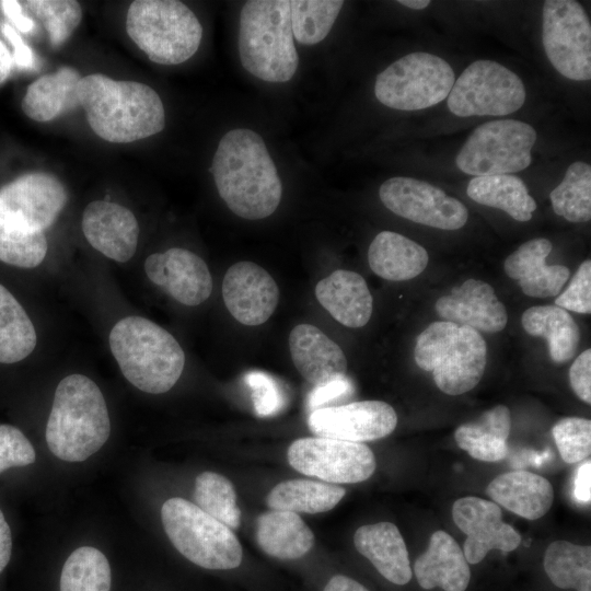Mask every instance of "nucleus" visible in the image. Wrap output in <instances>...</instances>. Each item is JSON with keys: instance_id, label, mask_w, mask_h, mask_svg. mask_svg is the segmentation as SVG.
Wrapping results in <instances>:
<instances>
[{"instance_id": "nucleus-1", "label": "nucleus", "mask_w": 591, "mask_h": 591, "mask_svg": "<svg viewBox=\"0 0 591 591\" xmlns=\"http://www.w3.org/2000/svg\"><path fill=\"white\" fill-rule=\"evenodd\" d=\"M209 171L234 215L259 220L278 208L282 196L278 170L262 136L254 130L235 128L224 134Z\"/></svg>"}, {"instance_id": "nucleus-2", "label": "nucleus", "mask_w": 591, "mask_h": 591, "mask_svg": "<svg viewBox=\"0 0 591 591\" xmlns=\"http://www.w3.org/2000/svg\"><path fill=\"white\" fill-rule=\"evenodd\" d=\"M77 93L91 129L108 142H134L165 126L162 100L144 83L94 73L82 77Z\"/></svg>"}, {"instance_id": "nucleus-3", "label": "nucleus", "mask_w": 591, "mask_h": 591, "mask_svg": "<svg viewBox=\"0 0 591 591\" xmlns=\"http://www.w3.org/2000/svg\"><path fill=\"white\" fill-rule=\"evenodd\" d=\"M109 433V415L100 387L83 374L62 379L46 426L50 452L66 462H82L104 445Z\"/></svg>"}, {"instance_id": "nucleus-4", "label": "nucleus", "mask_w": 591, "mask_h": 591, "mask_svg": "<svg viewBox=\"0 0 591 591\" xmlns=\"http://www.w3.org/2000/svg\"><path fill=\"white\" fill-rule=\"evenodd\" d=\"M109 347L124 376L146 393L167 392L184 369L185 355L174 336L141 316L119 320L109 333Z\"/></svg>"}, {"instance_id": "nucleus-5", "label": "nucleus", "mask_w": 591, "mask_h": 591, "mask_svg": "<svg viewBox=\"0 0 591 591\" xmlns=\"http://www.w3.org/2000/svg\"><path fill=\"white\" fill-rule=\"evenodd\" d=\"M239 55L252 76L274 83L291 80L299 55L290 22L289 0L246 1L240 13Z\"/></svg>"}, {"instance_id": "nucleus-6", "label": "nucleus", "mask_w": 591, "mask_h": 591, "mask_svg": "<svg viewBox=\"0 0 591 591\" xmlns=\"http://www.w3.org/2000/svg\"><path fill=\"white\" fill-rule=\"evenodd\" d=\"M416 364L432 373L437 387L461 395L480 381L487 362V345L479 332L448 321L431 323L417 338Z\"/></svg>"}, {"instance_id": "nucleus-7", "label": "nucleus", "mask_w": 591, "mask_h": 591, "mask_svg": "<svg viewBox=\"0 0 591 591\" xmlns=\"http://www.w3.org/2000/svg\"><path fill=\"white\" fill-rule=\"evenodd\" d=\"M126 30L132 42L159 65H178L199 48L202 26L195 13L175 0H136L128 8Z\"/></svg>"}, {"instance_id": "nucleus-8", "label": "nucleus", "mask_w": 591, "mask_h": 591, "mask_svg": "<svg viewBox=\"0 0 591 591\" xmlns=\"http://www.w3.org/2000/svg\"><path fill=\"white\" fill-rule=\"evenodd\" d=\"M161 519L173 546L195 565L217 570L240 566L243 552L232 530L197 505L170 498L161 508Z\"/></svg>"}, {"instance_id": "nucleus-9", "label": "nucleus", "mask_w": 591, "mask_h": 591, "mask_svg": "<svg viewBox=\"0 0 591 591\" xmlns=\"http://www.w3.org/2000/svg\"><path fill=\"white\" fill-rule=\"evenodd\" d=\"M454 72L441 57L429 53L408 54L380 72L374 95L398 111H418L445 100L454 84Z\"/></svg>"}, {"instance_id": "nucleus-10", "label": "nucleus", "mask_w": 591, "mask_h": 591, "mask_svg": "<svg viewBox=\"0 0 591 591\" xmlns=\"http://www.w3.org/2000/svg\"><path fill=\"white\" fill-rule=\"evenodd\" d=\"M535 129L520 120L498 119L474 129L455 158L456 166L473 176L509 174L526 169L536 141Z\"/></svg>"}, {"instance_id": "nucleus-11", "label": "nucleus", "mask_w": 591, "mask_h": 591, "mask_svg": "<svg viewBox=\"0 0 591 591\" xmlns=\"http://www.w3.org/2000/svg\"><path fill=\"white\" fill-rule=\"evenodd\" d=\"M525 88L518 74L493 60H476L454 81L449 109L459 117L505 116L521 108Z\"/></svg>"}, {"instance_id": "nucleus-12", "label": "nucleus", "mask_w": 591, "mask_h": 591, "mask_svg": "<svg viewBox=\"0 0 591 591\" xmlns=\"http://www.w3.org/2000/svg\"><path fill=\"white\" fill-rule=\"evenodd\" d=\"M542 42L548 60L560 74L575 81L591 79V25L579 2H544Z\"/></svg>"}, {"instance_id": "nucleus-13", "label": "nucleus", "mask_w": 591, "mask_h": 591, "mask_svg": "<svg viewBox=\"0 0 591 591\" xmlns=\"http://www.w3.org/2000/svg\"><path fill=\"white\" fill-rule=\"evenodd\" d=\"M287 457L298 472L331 484L363 482L376 467L368 445L324 437L297 439L290 444Z\"/></svg>"}, {"instance_id": "nucleus-14", "label": "nucleus", "mask_w": 591, "mask_h": 591, "mask_svg": "<svg viewBox=\"0 0 591 591\" xmlns=\"http://www.w3.org/2000/svg\"><path fill=\"white\" fill-rule=\"evenodd\" d=\"M67 199V190L56 176L26 173L0 188V221L18 231L43 232L54 223Z\"/></svg>"}, {"instance_id": "nucleus-15", "label": "nucleus", "mask_w": 591, "mask_h": 591, "mask_svg": "<svg viewBox=\"0 0 591 591\" xmlns=\"http://www.w3.org/2000/svg\"><path fill=\"white\" fill-rule=\"evenodd\" d=\"M379 196L393 213L441 230L461 229L468 218L467 208L460 200L425 181L412 177L386 179L380 186Z\"/></svg>"}, {"instance_id": "nucleus-16", "label": "nucleus", "mask_w": 591, "mask_h": 591, "mask_svg": "<svg viewBox=\"0 0 591 591\" xmlns=\"http://www.w3.org/2000/svg\"><path fill=\"white\" fill-rule=\"evenodd\" d=\"M308 425L317 437L362 443L392 433L397 415L385 402L361 401L314 409Z\"/></svg>"}, {"instance_id": "nucleus-17", "label": "nucleus", "mask_w": 591, "mask_h": 591, "mask_svg": "<svg viewBox=\"0 0 591 591\" xmlns=\"http://www.w3.org/2000/svg\"><path fill=\"white\" fill-rule=\"evenodd\" d=\"M452 518L467 535L462 551L468 564H478L491 549L512 552L521 543L520 534L502 521L501 509L494 501L472 496L460 498L453 503Z\"/></svg>"}, {"instance_id": "nucleus-18", "label": "nucleus", "mask_w": 591, "mask_h": 591, "mask_svg": "<svg viewBox=\"0 0 591 591\" xmlns=\"http://www.w3.org/2000/svg\"><path fill=\"white\" fill-rule=\"evenodd\" d=\"M222 297L230 314L247 326L264 324L275 312L279 288L259 265L242 260L232 265L222 281Z\"/></svg>"}, {"instance_id": "nucleus-19", "label": "nucleus", "mask_w": 591, "mask_h": 591, "mask_svg": "<svg viewBox=\"0 0 591 591\" xmlns=\"http://www.w3.org/2000/svg\"><path fill=\"white\" fill-rule=\"evenodd\" d=\"M144 271L154 285L184 305H199L212 291L208 266L198 255L185 248L173 247L149 255Z\"/></svg>"}, {"instance_id": "nucleus-20", "label": "nucleus", "mask_w": 591, "mask_h": 591, "mask_svg": "<svg viewBox=\"0 0 591 591\" xmlns=\"http://www.w3.org/2000/svg\"><path fill=\"white\" fill-rule=\"evenodd\" d=\"M82 231L95 250L113 260L125 263L137 250L138 221L121 205L106 200L90 202L83 211Z\"/></svg>"}, {"instance_id": "nucleus-21", "label": "nucleus", "mask_w": 591, "mask_h": 591, "mask_svg": "<svg viewBox=\"0 0 591 591\" xmlns=\"http://www.w3.org/2000/svg\"><path fill=\"white\" fill-rule=\"evenodd\" d=\"M438 315L448 322L477 332H501L508 321L507 310L493 287L482 280L467 279L436 302Z\"/></svg>"}, {"instance_id": "nucleus-22", "label": "nucleus", "mask_w": 591, "mask_h": 591, "mask_svg": "<svg viewBox=\"0 0 591 591\" xmlns=\"http://www.w3.org/2000/svg\"><path fill=\"white\" fill-rule=\"evenodd\" d=\"M289 349L299 373L314 386L346 376L344 351L314 325H297L289 335Z\"/></svg>"}, {"instance_id": "nucleus-23", "label": "nucleus", "mask_w": 591, "mask_h": 591, "mask_svg": "<svg viewBox=\"0 0 591 591\" xmlns=\"http://www.w3.org/2000/svg\"><path fill=\"white\" fill-rule=\"evenodd\" d=\"M553 248L552 242L544 237L521 244L505 260V273L518 280L524 294L533 298H548L558 294L570 277L563 265H546Z\"/></svg>"}, {"instance_id": "nucleus-24", "label": "nucleus", "mask_w": 591, "mask_h": 591, "mask_svg": "<svg viewBox=\"0 0 591 591\" xmlns=\"http://www.w3.org/2000/svg\"><path fill=\"white\" fill-rule=\"evenodd\" d=\"M320 304L340 324L358 328L372 314L373 299L363 277L355 271L337 269L315 287Z\"/></svg>"}, {"instance_id": "nucleus-25", "label": "nucleus", "mask_w": 591, "mask_h": 591, "mask_svg": "<svg viewBox=\"0 0 591 591\" xmlns=\"http://www.w3.org/2000/svg\"><path fill=\"white\" fill-rule=\"evenodd\" d=\"M414 572L422 589L465 591L471 569L456 541L444 531L431 534L427 551L414 564Z\"/></svg>"}, {"instance_id": "nucleus-26", "label": "nucleus", "mask_w": 591, "mask_h": 591, "mask_svg": "<svg viewBox=\"0 0 591 591\" xmlns=\"http://www.w3.org/2000/svg\"><path fill=\"white\" fill-rule=\"evenodd\" d=\"M486 494L498 506L528 520L545 515L554 501L552 484L526 471L500 474L489 483Z\"/></svg>"}, {"instance_id": "nucleus-27", "label": "nucleus", "mask_w": 591, "mask_h": 591, "mask_svg": "<svg viewBox=\"0 0 591 591\" xmlns=\"http://www.w3.org/2000/svg\"><path fill=\"white\" fill-rule=\"evenodd\" d=\"M354 543L356 549L390 582L403 586L412 579L408 551L395 524L362 525L356 531Z\"/></svg>"}, {"instance_id": "nucleus-28", "label": "nucleus", "mask_w": 591, "mask_h": 591, "mask_svg": "<svg viewBox=\"0 0 591 591\" xmlns=\"http://www.w3.org/2000/svg\"><path fill=\"white\" fill-rule=\"evenodd\" d=\"M428 262V253L421 245L392 231L376 234L368 250V263L372 271L391 281L417 277Z\"/></svg>"}, {"instance_id": "nucleus-29", "label": "nucleus", "mask_w": 591, "mask_h": 591, "mask_svg": "<svg viewBox=\"0 0 591 591\" xmlns=\"http://www.w3.org/2000/svg\"><path fill=\"white\" fill-rule=\"evenodd\" d=\"M81 79L79 71L68 66L39 77L26 89L21 104L24 114L45 123L80 106L77 88Z\"/></svg>"}, {"instance_id": "nucleus-30", "label": "nucleus", "mask_w": 591, "mask_h": 591, "mask_svg": "<svg viewBox=\"0 0 591 591\" xmlns=\"http://www.w3.org/2000/svg\"><path fill=\"white\" fill-rule=\"evenodd\" d=\"M256 541L267 555L298 559L314 545V534L296 512L268 510L256 520Z\"/></svg>"}, {"instance_id": "nucleus-31", "label": "nucleus", "mask_w": 591, "mask_h": 591, "mask_svg": "<svg viewBox=\"0 0 591 591\" xmlns=\"http://www.w3.org/2000/svg\"><path fill=\"white\" fill-rule=\"evenodd\" d=\"M511 416L505 405L486 410L477 420L463 424L454 432L457 445L473 459L498 462L508 454Z\"/></svg>"}, {"instance_id": "nucleus-32", "label": "nucleus", "mask_w": 591, "mask_h": 591, "mask_svg": "<svg viewBox=\"0 0 591 591\" xmlns=\"http://www.w3.org/2000/svg\"><path fill=\"white\" fill-rule=\"evenodd\" d=\"M521 323L528 334L547 340L555 363L567 362L576 355L580 333L568 311L556 305L532 306L523 312Z\"/></svg>"}, {"instance_id": "nucleus-33", "label": "nucleus", "mask_w": 591, "mask_h": 591, "mask_svg": "<svg viewBox=\"0 0 591 591\" xmlns=\"http://www.w3.org/2000/svg\"><path fill=\"white\" fill-rule=\"evenodd\" d=\"M467 196L484 206L501 209L517 221L531 220L536 209L524 182L511 174L475 176L467 185Z\"/></svg>"}, {"instance_id": "nucleus-34", "label": "nucleus", "mask_w": 591, "mask_h": 591, "mask_svg": "<svg viewBox=\"0 0 591 591\" xmlns=\"http://www.w3.org/2000/svg\"><path fill=\"white\" fill-rule=\"evenodd\" d=\"M341 486L310 479L278 483L266 498L273 510L320 513L333 509L345 496Z\"/></svg>"}, {"instance_id": "nucleus-35", "label": "nucleus", "mask_w": 591, "mask_h": 591, "mask_svg": "<svg viewBox=\"0 0 591 591\" xmlns=\"http://www.w3.org/2000/svg\"><path fill=\"white\" fill-rule=\"evenodd\" d=\"M37 336L25 310L0 285V362L14 363L32 354Z\"/></svg>"}, {"instance_id": "nucleus-36", "label": "nucleus", "mask_w": 591, "mask_h": 591, "mask_svg": "<svg viewBox=\"0 0 591 591\" xmlns=\"http://www.w3.org/2000/svg\"><path fill=\"white\" fill-rule=\"evenodd\" d=\"M543 566L549 580L560 589L591 591V547L555 541L545 551Z\"/></svg>"}, {"instance_id": "nucleus-37", "label": "nucleus", "mask_w": 591, "mask_h": 591, "mask_svg": "<svg viewBox=\"0 0 591 591\" xmlns=\"http://www.w3.org/2000/svg\"><path fill=\"white\" fill-rule=\"evenodd\" d=\"M111 567L106 556L95 547L82 546L66 559L60 591H111Z\"/></svg>"}, {"instance_id": "nucleus-38", "label": "nucleus", "mask_w": 591, "mask_h": 591, "mask_svg": "<svg viewBox=\"0 0 591 591\" xmlns=\"http://www.w3.org/2000/svg\"><path fill=\"white\" fill-rule=\"evenodd\" d=\"M549 198L558 216L570 222H588L591 219V166L577 161L569 165L561 183Z\"/></svg>"}, {"instance_id": "nucleus-39", "label": "nucleus", "mask_w": 591, "mask_h": 591, "mask_svg": "<svg viewBox=\"0 0 591 591\" xmlns=\"http://www.w3.org/2000/svg\"><path fill=\"white\" fill-rule=\"evenodd\" d=\"M293 38L302 45H315L331 32L343 5L339 0H290Z\"/></svg>"}, {"instance_id": "nucleus-40", "label": "nucleus", "mask_w": 591, "mask_h": 591, "mask_svg": "<svg viewBox=\"0 0 591 591\" xmlns=\"http://www.w3.org/2000/svg\"><path fill=\"white\" fill-rule=\"evenodd\" d=\"M194 498L205 512L235 530L241 523V510L236 505L233 484L224 476L204 472L196 477Z\"/></svg>"}, {"instance_id": "nucleus-41", "label": "nucleus", "mask_w": 591, "mask_h": 591, "mask_svg": "<svg viewBox=\"0 0 591 591\" xmlns=\"http://www.w3.org/2000/svg\"><path fill=\"white\" fill-rule=\"evenodd\" d=\"M21 5L28 18L43 24L53 48L66 43L82 20L81 5L73 0H28Z\"/></svg>"}, {"instance_id": "nucleus-42", "label": "nucleus", "mask_w": 591, "mask_h": 591, "mask_svg": "<svg viewBox=\"0 0 591 591\" xmlns=\"http://www.w3.org/2000/svg\"><path fill=\"white\" fill-rule=\"evenodd\" d=\"M48 244L43 232L26 233L0 221V260L12 266L34 268L45 258Z\"/></svg>"}, {"instance_id": "nucleus-43", "label": "nucleus", "mask_w": 591, "mask_h": 591, "mask_svg": "<svg viewBox=\"0 0 591 591\" xmlns=\"http://www.w3.org/2000/svg\"><path fill=\"white\" fill-rule=\"evenodd\" d=\"M552 433L561 459L569 464L584 460L591 453V421L581 417L558 420Z\"/></svg>"}, {"instance_id": "nucleus-44", "label": "nucleus", "mask_w": 591, "mask_h": 591, "mask_svg": "<svg viewBox=\"0 0 591 591\" xmlns=\"http://www.w3.org/2000/svg\"><path fill=\"white\" fill-rule=\"evenodd\" d=\"M244 381L252 392L254 409L258 416H273L286 405V396L278 382L262 371L245 374Z\"/></svg>"}, {"instance_id": "nucleus-45", "label": "nucleus", "mask_w": 591, "mask_h": 591, "mask_svg": "<svg viewBox=\"0 0 591 591\" xmlns=\"http://www.w3.org/2000/svg\"><path fill=\"white\" fill-rule=\"evenodd\" d=\"M35 457L32 443L19 428L0 425V474L10 467L30 465Z\"/></svg>"}, {"instance_id": "nucleus-46", "label": "nucleus", "mask_w": 591, "mask_h": 591, "mask_svg": "<svg viewBox=\"0 0 591 591\" xmlns=\"http://www.w3.org/2000/svg\"><path fill=\"white\" fill-rule=\"evenodd\" d=\"M555 305L581 314L591 313V260L586 259L571 278L568 288L555 299Z\"/></svg>"}, {"instance_id": "nucleus-47", "label": "nucleus", "mask_w": 591, "mask_h": 591, "mask_svg": "<svg viewBox=\"0 0 591 591\" xmlns=\"http://www.w3.org/2000/svg\"><path fill=\"white\" fill-rule=\"evenodd\" d=\"M569 382L575 394L591 404V349L582 351L569 369Z\"/></svg>"}, {"instance_id": "nucleus-48", "label": "nucleus", "mask_w": 591, "mask_h": 591, "mask_svg": "<svg viewBox=\"0 0 591 591\" xmlns=\"http://www.w3.org/2000/svg\"><path fill=\"white\" fill-rule=\"evenodd\" d=\"M352 390V384L347 376L315 386L309 395L308 406L311 412L322 408L325 404L350 394Z\"/></svg>"}, {"instance_id": "nucleus-49", "label": "nucleus", "mask_w": 591, "mask_h": 591, "mask_svg": "<svg viewBox=\"0 0 591 591\" xmlns=\"http://www.w3.org/2000/svg\"><path fill=\"white\" fill-rule=\"evenodd\" d=\"M3 35L12 44L14 51L12 55L13 65L20 69H31L34 67V55L32 49L24 43L16 30L8 23L1 24Z\"/></svg>"}, {"instance_id": "nucleus-50", "label": "nucleus", "mask_w": 591, "mask_h": 591, "mask_svg": "<svg viewBox=\"0 0 591 591\" xmlns=\"http://www.w3.org/2000/svg\"><path fill=\"white\" fill-rule=\"evenodd\" d=\"M0 7L4 15L13 23L18 31L28 33L35 28L34 20L23 14V9L20 1L3 0L0 1Z\"/></svg>"}, {"instance_id": "nucleus-51", "label": "nucleus", "mask_w": 591, "mask_h": 591, "mask_svg": "<svg viewBox=\"0 0 591 591\" xmlns=\"http://www.w3.org/2000/svg\"><path fill=\"white\" fill-rule=\"evenodd\" d=\"M591 461L588 460L579 466L575 476L573 494L577 500L590 502L591 500Z\"/></svg>"}, {"instance_id": "nucleus-52", "label": "nucleus", "mask_w": 591, "mask_h": 591, "mask_svg": "<svg viewBox=\"0 0 591 591\" xmlns=\"http://www.w3.org/2000/svg\"><path fill=\"white\" fill-rule=\"evenodd\" d=\"M12 553L11 530L5 518L0 510V572L8 565Z\"/></svg>"}, {"instance_id": "nucleus-53", "label": "nucleus", "mask_w": 591, "mask_h": 591, "mask_svg": "<svg viewBox=\"0 0 591 591\" xmlns=\"http://www.w3.org/2000/svg\"><path fill=\"white\" fill-rule=\"evenodd\" d=\"M323 591H369L364 586L344 575L332 577Z\"/></svg>"}, {"instance_id": "nucleus-54", "label": "nucleus", "mask_w": 591, "mask_h": 591, "mask_svg": "<svg viewBox=\"0 0 591 591\" xmlns=\"http://www.w3.org/2000/svg\"><path fill=\"white\" fill-rule=\"evenodd\" d=\"M13 67L12 55L7 46L0 40V84L3 83L11 73Z\"/></svg>"}, {"instance_id": "nucleus-55", "label": "nucleus", "mask_w": 591, "mask_h": 591, "mask_svg": "<svg viewBox=\"0 0 591 591\" xmlns=\"http://www.w3.org/2000/svg\"><path fill=\"white\" fill-rule=\"evenodd\" d=\"M399 4L414 9V10H421L427 8L430 4L429 0H399Z\"/></svg>"}]
</instances>
